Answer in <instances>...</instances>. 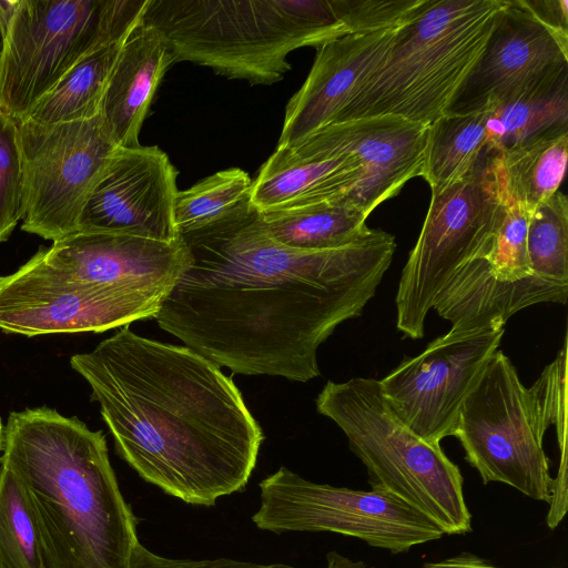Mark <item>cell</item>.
<instances>
[{
  "label": "cell",
  "instance_id": "6da1fadb",
  "mask_svg": "<svg viewBox=\"0 0 568 568\" xmlns=\"http://www.w3.org/2000/svg\"><path fill=\"white\" fill-rule=\"evenodd\" d=\"M186 264L154 317L203 357L244 375L320 376L317 349L375 296L396 250L381 230L342 247L276 242L247 204L180 235Z\"/></svg>",
  "mask_w": 568,
  "mask_h": 568
},
{
  "label": "cell",
  "instance_id": "7a4b0ae2",
  "mask_svg": "<svg viewBox=\"0 0 568 568\" xmlns=\"http://www.w3.org/2000/svg\"><path fill=\"white\" fill-rule=\"evenodd\" d=\"M70 365L89 384L116 453L145 481L204 507L245 489L264 435L215 363L126 325Z\"/></svg>",
  "mask_w": 568,
  "mask_h": 568
},
{
  "label": "cell",
  "instance_id": "3957f363",
  "mask_svg": "<svg viewBox=\"0 0 568 568\" xmlns=\"http://www.w3.org/2000/svg\"><path fill=\"white\" fill-rule=\"evenodd\" d=\"M0 464L24 490L51 568H130L138 521L102 430L47 406L11 412Z\"/></svg>",
  "mask_w": 568,
  "mask_h": 568
},
{
  "label": "cell",
  "instance_id": "277c9868",
  "mask_svg": "<svg viewBox=\"0 0 568 568\" xmlns=\"http://www.w3.org/2000/svg\"><path fill=\"white\" fill-rule=\"evenodd\" d=\"M143 21L166 38L174 63L273 84L288 54L346 36L332 0H150Z\"/></svg>",
  "mask_w": 568,
  "mask_h": 568
},
{
  "label": "cell",
  "instance_id": "5b68a950",
  "mask_svg": "<svg viewBox=\"0 0 568 568\" xmlns=\"http://www.w3.org/2000/svg\"><path fill=\"white\" fill-rule=\"evenodd\" d=\"M504 0H427L332 123L394 115L429 125L479 58ZM331 123V124H332Z\"/></svg>",
  "mask_w": 568,
  "mask_h": 568
},
{
  "label": "cell",
  "instance_id": "8992f818",
  "mask_svg": "<svg viewBox=\"0 0 568 568\" xmlns=\"http://www.w3.org/2000/svg\"><path fill=\"white\" fill-rule=\"evenodd\" d=\"M567 343L539 378L526 387L516 367L497 349L460 409L455 437L484 484L509 485L550 503L555 480L544 449L545 433L557 428L560 450L567 438Z\"/></svg>",
  "mask_w": 568,
  "mask_h": 568
},
{
  "label": "cell",
  "instance_id": "52a82bcc",
  "mask_svg": "<svg viewBox=\"0 0 568 568\" xmlns=\"http://www.w3.org/2000/svg\"><path fill=\"white\" fill-rule=\"evenodd\" d=\"M316 409L343 430L372 489L420 511L447 535L471 531L458 466L439 444L424 440L402 422L385 400L379 379L329 381L316 397Z\"/></svg>",
  "mask_w": 568,
  "mask_h": 568
},
{
  "label": "cell",
  "instance_id": "ba28073f",
  "mask_svg": "<svg viewBox=\"0 0 568 568\" xmlns=\"http://www.w3.org/2000/svg\"><path fill=\"white\" fill-rule=\"evenodd\" d=\"M150 0H17L0 63V110L17 123L83 58L122 42Z\"/></svg>",
  "mask_w": 568,
  "mask_h": 568
},
{
  "label": "cell",
  "instance_id": "9c48e42d",
  "mask_svg": "<svg viewBox=\"0 0 568 568\" xmlns=\"http://www.w3.org/2000/svg\"><path fill=\"white\" fill-rule=\"evenodd\" d=\"M503 210L491 159L470 176L432 192L395 298L396 326L404 337L422 338L439 292L465 263L488 255Z\"/></svg>",
  "mask_w": 568,
  "mask_h": 568
},
{
  "label": "cell",
  "instance_id": "30bf717a",
  "mask_svg": "<svg viewBox=\"0 0 568 568\" xmlns=\"http://www.w3.org/2000/svg\"><path fill=\"white\" fill-rule=\"evenodd\" d=\"M258 487L252 521L261 530L336 532L393 554L445 535L427 516L384 491L316 484L284 466Z\"/></svg>",
  "mask_w": 568,
  "mask_h": 568
},
{
  "label": "cell",
  "instance_id": "8fae6325",
  "mask_svg": "<svg viewBox=\"0 0 568 568\" xmlns=\"http://www.w3.org/2000/svg\"><path fill=\"white\" fill-rule=\"evenodd\" d=\"M22 159L21 230L52 242L75 233L83 209L119 148L100 115L18 123Z\"/></svg>",
  "mask_w": 568,
  "mask_h": 568
},
{
  "label": "cell",
  "instance_id": "7c38bea8",
  "mask_svg": "<svg viewBox=\"0 0 568 568\" xmlns=\"http://www.w3.org/2000/svg\"><path fill=\"white\" fill-rule=\"evenodd\" d=\"M162 303L130 288L67 278L34 254L0 276V331L28 337L101 333L154 318Z\"/></svg>",
  "mask_w": 568,
  "mask_h": 568
},
{
  "label": "cell",
  "instance_id": "4fadbf2b",
  "mask_svg": "<svg viewBox=\"0 0 568 568\" xmlns=\"http://www.w3.org/2000/svg\"><path fill=\"white\" fill-rule=\"evenodd\" d=\"M504 328L452 333L432 341L379 381L394 413L430 444L454 436L460 409L491 355Z\"/></svg>",
  "mask_w": 568,
  "mask_h": 568
},
{
  "label": "cell",
  "instance_id": "5bb4252c",
  "mask_svg": "<svg viewBox=\"0 0 568 568\" xmlns=\"http://www.w3.org/2000/svg\"><path fill=\"white\" fill-rule=\"evenodd\" d=\"M565 75L568 41L538 21L519 0H504L479 58L445 113L489 112Z\"/></svg>",
  "mask_w": 568,
  "mask_h": 568
},
{
  "label": "cell",
  "instance_id": "9a60e30c",
  "mask_svg": "<svg viewBox=\"0 0 568 568\" xmlns=\"http://www.w3.org/2000/svg\"><path fill=\"white\" fill-rule=\"evenodd\" d=\"M176 178L178 171L159 146H119L83 209L77 232L179 239Z\"/></svg>",
  "mask_w": 568,
  "mask_h": 568
},
{
  "label": "cell",
  "instance_id": "2e32d148",
  "mask_svg": "<svg viewBox=\"0 0 568 568\" xmlns=\"http://www.w3.org/2000/svg\"><path fill=\"white\" fill-rule=\"evenodd\" d=\"M427 128L394 115L362 118L328 124L290 150L300 156L352 154L362 175L343 201L368 216L406 182L422 176Z\"/></svg>",
  "mask_w": 568,
  "mask_h": 568
},
{
  "label": "cell",
  "instance_id": "e0dca14e",
  "mask_svg": "<svg viewBox=\"0 0 568 568\" xmlns=\"http://www.w3.org/2000/svg\"><path fill=\"white\" fill-rule=\"evenodd\" d=\"M36 255L67 278L125 287L162 301L187 261L181 236L159 241L103 232L72 233L41 246Z\"/></svg>",
  "mask_w": 568,
  "mask_h": 568
},
{
  "label": "cell",
  "instance_id": "ac0fdd59",
  "mask_svg": "<svg viewBox=\"0 0 568 568\" xmlns=\"http://www.w3.org/2000/svg\"><path fill=\"white\" fill-rule=\"evenodd\" d=\"M396 30L346 34L317 48L306 80L286 105L277 148H295L331 124L386 55Z\"/></svg>",
  "mask_w": 568,
  "mask_h": 568
},
{
  "label": "cell",
  "instance_id": "d6986e66",
  "mask_svg": "<svg viewBox=\"0 0 568 568\" xmlns=\"http://www.w3.org/2000/svg\"><path fill=\"white\" fill-rule=\"evenodd\" d=\"M568 283L531 274L517 281L496 276L485 258L465 263L437 295L433 310L452 324L449 332L504 328L520 310L539 303L566 304Z\"/></svg>",
  "mask_w": 568,
  "mask_h": 568
},
{
  "label": "cell",
  "instance_id": "ffe728a7",
  "mask_svg": "<svg viewBox=\"0 0 568 568\" xmlns=\"http://www.w3.org/2000/svg\"><path fill=\"white\" fill-rule=\"evenodd\" d=\"M174 59L164 34L140 21L122 42L101 105L100 116L118 146H139L151 102Z\"/></svg>",
  "mask_w": 568,
  "mask_h": 568
},
{
  "label": "cell",
  "instance_id": "44dd1931",
  "mask_svg": "<svg viewBox=\"0 0 568 568\" xmlns=\"http://www.w3.org/2000/svg\"><path fill=\"white\" fill-rule=\"evenodd\" d=\"M362 175L347 152L300 156L277 148L252 181L250 202L257 212L343 200Z\"/></svg>",
  "mask_w": 568,
  "mask_h": 568
},
{
  "label": "cell",
  "instance_id": "7402d4cb",
  "mask_svg": "<svg viewBox=\"0 0 568 568\" xmlns=\"http://www.w3.org/2000/svg\"><path fill=\"white\" fill-rule=\"evenodd\" d=\"M260 216L276 242L300 251L342 247L371 231L367 215L343 200L288 206Z\"/></svg>",
  "mask_w": 568,
  "mask_h": 568
},
{
  "label": "cell",
  "instance_id": "603a6c76",
  "mask_svg": "<svg viewBox=\"0 0 568 568\" xmlns=\"http://www.w3.org/2000/svg\"><path fill=\"white\" fill-rule=\"evenodd\" d=\"M568 159V133L495 153L491 168L500 196L532 211L552 196L564 180Z\"/></svg>",
  "mask_w": 568,
  "mask_h": 568
},
{
  "label": "cell",
  "instance_id": "cb8c5ba5",
  "mask_svg": "<svg viewBox=\"0 0 568 568\" xmlns=\"http://www.w3.org/2000/svg\"><path fill=\"white\" fill-rule=\"evenodd\" d=\"M494 154L486 140L484 112L445 113L427 128L422 178L436 192L476 173Z\"/></svg>",
  "mask_w": 568,
  "mask_h": 568
},
{
  "label": "cell",
  "instance_id": "d4e9b609",
  "mask_svg": "<svg viewBox=\"0 0 568 568\" xmlns=\"http://www.w3.org/2000/svg\"><path fill=\"white\" fill-rule=\"evenodd\" d=\"M484 113L486 140L494 153L568 133V75Z\"/></svg>",
  "mask_w": 568,
  "mask_h": 568
},
{
  "label": "cell",
  "instance_id": "484cf974",
  "mask_svg": "<svg viewBox=\"0 0 568 568\" xmlns=\"http://www.w3.org/2000/svg\"><path fill=\"white\" fill-rule=\"evenodd\" d=\"M122 42L100 48L83 58L39 100L26 119L40 124H55L100 115Z\"/></svg>",
  "mask_w": 568,
  "mask_h": 568
},
{
  "label": "cell",
  "instance_id": "4316f807",
  "mask_svg": "<svg viewBox=\"0 0 568 568\" xmlns=\"http://www.w3.org/2000/svg\"><path fill=\"white\" fill-rule=\"evenodd\" d=\"M252 180L237 168L219 171L179 191L174 221L179 234L221 221L250 204Z\"/></svg>",
  "mask_w": 568,
  "mask_h": 568
},
{
  "label": "cell",
  "instance_id": "83f0119b",
  "mask_svg": "<svg viewBox=\"0 0 568 568\" xmlns=\"http://www.w3.org/2000/svg\"><path fill=\"white\" fill-rule=\"evenodd\" d=\"M0 568H51L24 490L0 467Z\"/></svg>",
  "mask_w": 568,
  "mask_h": 568
},
{
  "label": "cell",
  "instance_id": "f1b7e54d",
  "mask_svg": "<svg viewBox=\"0 0 568 568\" xmlns=\"http://www.w3.org/2000/svg\"><path fill=\"white\" fill-rule=\"evenodd\" d=\"M527 254L531 273L568 283V201L557 191L530 214Z\"/></svg>",
  "mask_w": 568,
  "mask_h": 568
},
{
  "label": "cell",
  "instance_id": "f546056e",
  "mask_svg": "<svg viewBox=\"0 0 568 568\" xmlns=\"http://www.w3.org/2000/svg\"><path fill=\"white\" fill-rule=\"evenodd\" d=\"M503 216L491 250L485 260L499 278L517 281L532 274L527 254V232L531 213L514 201L503 199Z\"/></svg>",
  "mask_w": 568,
  "mask_h": 568
},
{
  "label": "cell",
  "instance_id": "4dcf8cb0",
  "mask_svg": "<svg viewBox=\"0 0 568 568\" xmlns=\"http://www.w3.org/2000/svg\"><path fill=\"white\" fill-rule=\"evenodd\" d=\"M22 212L19 125L0 110V243L9 240Z\"/></svg>",
  "mask_w": 568,
  "mask_h": 568
},
{
  "label": "cell",
  "instance_id": "1f68e13d",
  "mask_svg": "<svg viewBox=\"0 0 568 568\" xmlns=\"http://www.w3.org/2000/svg\"><path fill=\"white\" fill-rule=\"evenodd\" d=\"M427 0H332L347 34L397 29Z\"/></svg>",
  "mask_w": 568,
  "mask_h": 568
},
{
  "label": "cell",
  "instance_id": "d6a6232c",
  "mask_svg": "<svg viewBox=\"0 0 568 568\" xmlns=\"http://www.w3.org/2000/svg\"><path fill=\"white\" fill-rule=\"evenodd\" d=\"M130 568H295L286 564H260L233 558L176 559L152 552L140 541L135 545Z\"/></svg>",
  "mask_w": 568,
  "mask_h": 568
},
{
  "label": "cell",
  "instance_id": "836d02e7",
  "mask_svg": "<svg viewBox=\"0 0 568 568\" xmlns=\"http://www.w3.org/2000/svg\"><path fill=\"white\" fill-rule=\"evenodd\" d=\"M545 27L560 39L568 41L567 0H519Z\"/></svg>",
  "mask_w": 568,
  "mask_h": 568
},
{
  "label": "cell",
  "instance_id": "e575fe53",
  "mask_svg": "<svg viewBox=\"0 0 568 568\" xmlns=\"http://www.w3.org/2000/svg\"><path fill=\"white\" fill-rule=\"evenodd\" d=\"M422 568H498L491 566L479 557L464 554L437 562H427Z\"/></svg>",
  "mask_w": 568,
  "mask_h": 568
},
{
  "label": "cell",
  "instance_id": "d590c367",
  "mask_svg": "<svg viewBox=\"0 0 568 568\" xmlns=\"http://www.w3.org/2000/svg\"><path fill=\"white\" fill-rule=\"evenodd\" d=\"M17 0H0V63L3 57L7 34Z\"/></svg>",
  "mask_w": 568,
  "mask_h": 568
},
{
  "label": "cell",
  "instance_id": "8d00e7d4",
  "mask_svg": "<svg viewBox=\"0 0 568 568\" xmlns=\"http://www.w3.org/2000/svg\"><path fill=\"white\" fill-rule=\"evenodd\" d=\"M326 568H372L362 560H352L337 551L326 555Z\"/></svg>",
  "mask_w": 568,
  "mask_h": 568
},
{
  "label": "cell",
  "instance_id": "74e56055",
  "mask_svg": "<svg viewBox=\"0 0 568 568\" xmlns=\"http://www.w3.org/2000/svg\"><path fill=\"white\" fill-rule=\"evenodd\" d=\"M3 428H4V425L0 417V452L2 450V444H3Z\"/></svg>",
  "mask_w": 568,
  "mask_h": 568
}]
</instances>
